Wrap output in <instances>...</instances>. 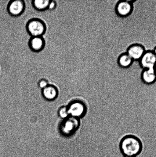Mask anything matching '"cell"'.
<instances>
[{
	"label": "cell",
	"mask_w": 156,
	"mask_h": 157,
	"mask_svg": "<svg viewBox=\"0 0 156 157\" xmlns=\"http://www.w3.org/2000/svg\"><path fill=\"white\" fill-rule=\"evenodd\" d=\"M70 117L79 118L84 117L86 115L88 107L86 103L80 100H76L71 102L68 107Z\"/></svg>",
	"instance_id": "3957f363"
},
{
	"label": "cell",
	"mask_w": 156,
	"mask_h": 157,
	"mask_svg": "<svg viewBox=\"0 0 156 157\" xmlns=\"http://www.w3.org/2000/svg\"><path fill=\"white\" fill-rule=\"evenodd\" d=\"M46 25L42 20L33 18L27 21L26 29L31 37L42 36L46 31Z\"/></svg>",
	"instance_id": "7a4b0ae2"
},
{
	"label": "cell",
	"mask_w": 156,
	"mask_h": 157,
	"mask_svg": "<svg viewBox=\"0 0 156 157\" xmlns=\"http://www.w3.org/2000/svg\"><path fill=\"white\" fill-rule=\"evenodd\" d=\"M142 79L146 84L152 85L156 82V71L155 69H144L142 74Z\"/></svg>",
	"instance_id": "30bf717a"
},
{
	"label": "cell",
	"mask_w": 156,
	"mask_h": 157,
	"mask_svg": "<svg viewBox=\"0 0 156 157\" xmlns=\"http://www.w3.org/2000/svg\"><path fill=\"white\" fill-rule=\"evenodd\" d=\"M145 52V49L143 46L135 44L129 48L127 53L134 60H140Z\"/></svg>",
	"instance_id": "9c48e42d"
},
{
	"label": "cell",
	"mask_w": 156,
	"mask_h": 157,
	"mask_svg": "<svg viewBox=\"0 0 156 157\" xmlns=\"http://www.w3.org/2000/svg\"><path fill=\"white\" fill-rule=\"evenodd\" d=\"M45 40L42 36L31 37L29 40L28 45L30 50L34 52H39L45 47Z\"/></svg>",
	"instance_id": "ba28073f"
},
{
	"label": "cell",
	"mask_w": 156,
	"mask_h": 157,
	"mask_svg": "<svg viewBox=\"0 0 156 157\" xmlns=\"http://www.w3.org/2000/svg\"><path fill=\"white\" fill-rule=\"evenodd\" d=\"M141 67L144 69H155L156 64V56L152 51L145 52L140 60Z\"/></svg>",
	"instance_id": "8992f818"
},
{
	"label": "cell",
	"mask_w": 156,
	"mask_h": 157,
	"mask_svg": "<svg viewBox=\"0 0 156 157\" xmlns=\"http://www.w3.org/2000/svg\"><path fill=\"white\" fill-rule=\"evenodd\" d=\"M58 94L57 88L55 86L49 85L42 89V94L46 99L51 101L55 99Z\"/></svg>",
	"instance_id": "8fae6325"
},
{
	"label": "cell",
	"mask_w": 156,
	"mask_h": 157,
	"mask_svg": "<svg viewBox=\"0 0 156 157\" xmlns=\"http://www.w3.org/2000/svg\"><path fill=\"white\" fill-rule=\"evenodd\" d=\"M119 148L123 156L137 157L142 153L143 144L137 136L128 135L124 136L121 140Z\"/></svg>",
	"instance_id": "6da1fadb"
},
{
	"label": "cell",
	"mask_w": 156,
	"mask_h": 157,
	"mask_svg": "<svg viewBox=\"0 0 156 157\" xmlns=\"http://www.w3.org/2000/svg\"><path fill=\"white\" fill-rule=\"evenodd\" d=\"M25 2L23 0L10 1L8 4L7 11L13 17H18L24 13L25 9Z\"/></svg>",
	"instance_id": "277c9868"
},
{
	"label": "cell",
	"mask_w": 156,
	"mask_h": 157,
	"mask_svg": "<svg viewBox=\"0 0 156 157\" xmlns=\"http://www.w3.org/2000/svg\"><path fill=\"white\" fill-rule=\"evenodd\" d=\"M153 51L154 53L155 54V55L156 56V45L155 47H154L153 50Z\"/></svg>",
	"instance_id": "e0dca14e"
},
{
	"label": "cell",
	"mask_w": 156,
	"mask_h": 157,
	"mask_svg": "<svg viewBox=\"0 0 156 157\" xmlns=\"http://www.w3.org/2000/svg\"><path fill=\"white\" fill-rule=\"evenodd\" d=\"M50 0H35L32 1V4L36 10L42 11L48 9Z\"/></svg>",
	"instance_id": "7c38bea8"
},
{
	"label": "cell",
	"mask_w": 156,
	"mask_h": 157,
	"mask_svg": "<svg viewBox=\"0 0 156 157\" xmlns=\"http://www.w3.org/2000/svg\"><path fill=\"white\" fill-rule=\"evenodd\" d=\"M80 125V121L79 118L70 117L67 118L62 124V132L66 135H70L74 133Z\"/></svg>",
	"instance_id": "5b68a950"
},
{
	"label": "cell",
	"mask_w": 156,
	"mask_h": 157,
	"mask_svg": "<svg viewBox=\"0 0 156 157\" xmlns=\"http://www.w3.org/2000/svg\"><path fill=\"white\" fill-rule=\"evenodd\" d=\"M133 60L128 54L124 53L122 55L118 58V62L121 67L126 68L129 67L132 64Z\"/></svg>",
	"instance_id": "4fadbf2b"
},
{
	"label": "cell",
	"mask_w": 156,
	"mask_h": 157,
	"mask_svg": "<svg viewBox=\"0 0 156 157\" xmlns=\"http://www.w3.org/2000/svg\"><path fill=\"white\" fill-rule=\"evenodd\" d=\"M58 114L61 118H63V119H67L69 116L68 107L63 106V107H61L58 111Z\"/></svg>",
	"instance_id": "5bb4252c"
},
{
	"label": "cell",
	"mask_w": 156,
	"mask_h": 157,
	"mask_svg": "<svg viewBox=\"0 0 156 157\" xmlns=\"http://www.w3.org/2000/svg\"><path fill=\"white\" fill-rule=\"evenodd\" d=\"M57 4L56 2L55 1H51L50 0V2L49 3L48 9L50 10H53L56 9Z\"/></svg>",
	"instance_id": "2e32d148"
},
{
	"label": "cell",
	"mask_w": 156,
	"mask_h": 157,
	"mask_svg": "<svg viewBox=\"0 0 156 157\" xmlns=\"http://www.w3.org/2000/svg\"><path fill=\"white\" fill-rule=\"evenodd\" d=\"M155 70L156 71V64L155 65Z\"/></svg>",
	"instance_id": "d6986e66"
},
{
	"label": "cell",
	"mask_w": 156,
	"mask_h": 157,
	"mask_svg": "<svg viewBox=\"0 0 156 157\" xmlns=\"http://www.w3.org/2000/svg\"><path fill=\"white\" fill-rule=\"evenodd\" d=\"M132 6L130 0H120L116 6L118 14L121 17H126L132 11Z\"/></svg>",
	"instance_id": "52a82bcc"
},
{
	"label": "cell",
	"mask_w": 156,
	"mask_h": 157,
	"mask_svg": "<svg viewBox=\"0 0 156 157\" xmlns=\"http://www.w3.org/2000/svg\"><path fill=\"white\" fill-rule=\"evenodd\" d=\"M123 157H135L129 156H123Z\"/></svg>",
	"instance_id": "ac0fdd59"
},
{
	"label": "cell",
	"mask_w": 156,
	"mask_h": 157,
	"mask_svg": "<svg viewBox=\"0 0 156 157\" xmlns=\"http://www.w3.org/2000/svg\"><path fill=\"white\" fill-rule=\"evenodd\" d=\"M49 82L45 78H41L38 82V85L40 88L44 89L49 85Z\"/></svg>",
	"instance_id": "9a60e30c"
}]
</instances>
